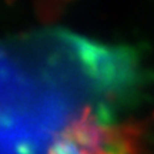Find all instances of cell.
<instances>
[{
	"label": "cell",
	"instance_id": "1",
	"mask_svg": "<svg viewBox=\"0 0 154 154\" xmlns=\"http://www.w3.org/2000/svg\"><path fill=\"white\" fill-rule=\"evenodd\" d=\"M143 82L141 57L130 46L59 27L0 38V150L16 131L66 128L90 109L110 114Z\"/></svg>",
	"mask_w": 154,
	"mask_h": 154
},
{
	"label": "cell",
	"instance_id": "2",
	"mask_svg": "<svg viewBox=\"0 0 154 154\" xmlns=\"http://www.w3.org/2000/svg\"><path fill=\"white\" fill-rule=\"evenodd\" d=\"M110 116L90 109L63 130L47 154H133L131 146Z\"/></svg>",
	"mask_w": 154,
	"mask_h": 154
}]
</instances>
